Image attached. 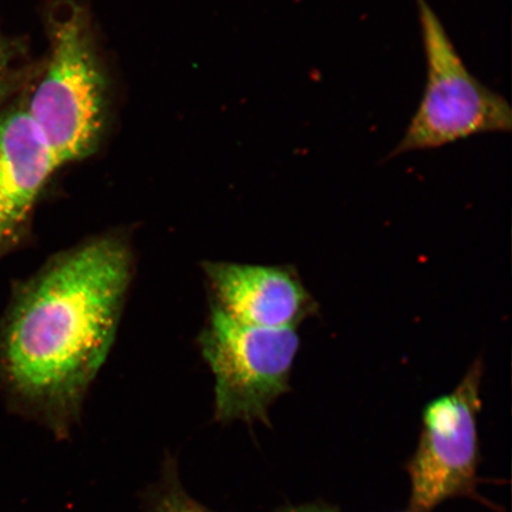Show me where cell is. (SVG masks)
I'll list each match as a JSON object with an SVG mask.
<instances>
[{"label":"cell","mask_w":512,"mask_h":512,"mask_svg":"<svg viewBox=\"0 0 512 512\" xmlns=\"http://www.w3.org/2000/svg\"><path fill=\"white\" fill-rule=\"evenodd\" d=\"M136 255L110 230L48 259L19 281L0 317V392L66 434L113 348Z\"/></svg>","instance_id":"6da1fadb"},{"label":"cell","mask_w":512,"mask_h":512,"mask_svg":"<svg viewBox=\"0 0 512 512\" xmlns=\"http://www.w3.org/2000/svg\"><path fill=\"white\" fill-rule=\"evenodd\" d=\"M27 110L60 168L98 150L107 119L106 76L96 51L91 18L70 0L51 17L46 73Z\"/></svg>","instance_id":"7a4b0ae2"},{"label":"cell","mask_w":512,"mask_h":512,"mask_svg":"<svg viewBox=\"0 0 512 512\" xmlns=\"http://www.w3.org/2000/svg\"><path fill=\"white\" fill-rule=\"evenodd\" d=\"M416 5L426 57L425 91L389 158L439 149L478 134L509 133L512 111L507 99L470 72L432 6L426 0H416Z\"/></svg>","instance_id":"3957f363"},{"label":"cell","mask_w":512,"mask_h":512,"mask_svg":"<svg viewBox=\"0 0 512 512\" xmlns=\"http://www.w3.org/2000/svg\"><path fill=\"white\" fill-rule=\"evenodd\" d=\"M209 310L198 345L214 375L216 420L267 422L273 403L290 390L297 330L256 328Z\"/></svg>","instance_id":"277c9868"},{"label":"cell","mask_w":512,"mask_h":512,"mask_svg":"<svg viewBox=\"0 0 512 512\" xmlns=\"http://www.w3.org/2000/svg\"><path fill=\"white\" fill-rule=\"evenodd\" d=\"M483 374V362L477 360L452 392L426 406L420 443L411 464L415 509L431 510L472 482L478 456Z\"/></svg>","instance_id":"5b68a950"},{"label":"cell","mask_w":512,"mask_h":512,"mask_svg":"<svg viewBox=\"0 0 512 512\" xmlns=\"http://www.w3.org/2000/svg\"><path fill=\"white\" fill-rule=\"evenodd\" d=\"M209 304L238 322L264 329H296L318 303L293 266L204 261Z\"/></svg>","instance_id":"8992f818"},{"label":"cell","mask_w":512,"mask_h":512,"mask_svg":"<svg viewBox=\"0 0 512 512\" xmlns=\"http://www.w3.org/2000/svg\"><path fill=\"white\" fill-rule=\"evenodd\" d=\"M156 512H210L192 499L182 486L172 482L160 492L156 502Z\"/></svg>","instance_id":"52a82bcc"},{"label":"cell","mask_w":512,"mask_h":512,"mask_svg":"<svg viewBox=\"0 0 512 512\" xmlns=\"http://www.w3.org/2000/svg\"><path fill=\"white\" fill-rule=\"evenodd\" d=\"M10 61V50L6 46L5 42L0 38V76L4 73L6 67H8Z\"/></svg>","instance_id":"ba28073f"},{"label":"cell","mask_w":512,"mask_h":512,"mask_svg":"<svg viewBox=\"0 0 512 512\" xmlns=\"http://www.w3.org/2000/svg\"><path fill=\"white\" fill-rule=\"evenodd\" d=\"M281 512H335L320 505H299V507L288 508Z\"/></svg>","instance_id":"9c48e42d"}]
</instances>
